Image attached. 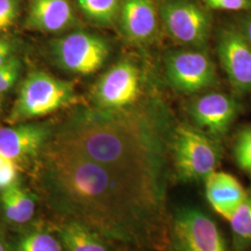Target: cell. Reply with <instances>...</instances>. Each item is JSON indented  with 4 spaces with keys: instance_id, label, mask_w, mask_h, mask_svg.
I'll return each instance as SVG.
<instances>
[{
    "instance_id": "obj_1",
    "label": "cell",
    "mask_w": 251,
    "mask_h": 251,
    "mask_svg": "<svg viewBox=\"0 0 251 251\" xmlns=\"http://www.w3.org/2000/svg\"><path fill=\"white\" fill-rule=\"evenodd\" d=\"M37 186L63 221L102 237L162 249L168 242L164 195L93 161L53 138L36 162Z\"/></svg>"
},
{
    "instance_id": "obj_2",
    "label": "cell",
    "mask_w": 251,
    "mask_h": 251,
    "mask_svg": "<svg viewBox=\"0 0 251 251\" xmlns=\"http://www.w3.org/2000/svg\"><path fill=\"white\" fill-rule=\"evenodd\" d=\"M171 126L161 100L147 97L133 107L75 108L54 140L146 188L164 195L165 147Z\"/></svg>"
},
{
    "instance_id": "obj_3",
    "label": "cell",
    "mask_w": 251,
    "mask_h": 251,
    "mask_svg": "<svg viewBox=\"0 0 251 251\" xmlns=\"http://www.w3.org/2000/svg\"><path fill=\"white\" fill-rule=\"evenodd\" d=\"M77 102L72 82L36 70L29 73L22 82L7 121L9 125L34 121Z\"/></svg>"
},
{
    "instance_id": "obj_4",
    "label": "cell",
    "mask_w": 251,
    "mask_h": 251,
    "mask_svg": "<svg viewBox=\"0 0 251 251\" xmlns=\"http://www.w3.org/2000/svg\"><path fill=\"white\" fill-rule=\"evenodd\" d=\"M174 171L179 180L200 181L214 171L222 160L218 139L196 126L179 123L171 129L169 144Z\"/></svg>"
},
{
    "instance_id": "obj_5",
    "label": "cell",
    "mask_w": 251,
    "mask_h": 251,
    "mask_svg": "<svg viewBox=\"0 0 251 251\" xmlns=\"http://www.w3.org/2000/svg\"><path fill=\"white\" fill-rule=\"evenodd\" d=\"M146 75L133 59L124 58L112 65L92 85L90 98L93 106L121 110L144 101Z\"/></svg>"
},
{
    "instance_id": "obj_6",
    "label": "cell",
    "mask_w": 251,
    "mask_h": 251,
    "mask_svg": "<svg viewBox=\"0 0 251 251\" xmlns=\"http://www.w3.org/2000/svg\"><path fill=\"white\" fill-rule=\"evenodd\" d=\"M50 52L55 64L64 72L90 75L98 72L107 62L111 46L97 34L75 30L52 39Z\"/></svg>"
},
{
    "instance_id": "obj_7",
    "label": "cell",
    "mask_w": 251,
    "mask_h": 251,
    "mask_svg": "<svg viewBox=\"0 0 251 251\" xmlns=\"http://www.w3.org/2000/svg\"><path fill=\"white\" fill-rule=\"evenodd\" d=\"M163 65L168 84L179 94L195 96L213 90L219 83L215 63L206 49L170 50Z\"/></svg>"
},
{
    "instance_id": "obj_8",
    "label": "cell",
    "mask_w": 251,
    "mask_h": 251,
    "mask_svg": "<svg viewBox=\"0 0 251 251\" xmlns=\"http://www.w3.org/2000/svg\"><path fill=\"white\" fill-rule=\"evenodd\" d=\"M162 29L178 45L206 49L211 34L212 16L196 0H160Z\"/></svg>"
},
{
    "instance_id": "obj_9",
    "label": "cell",
    "mask_w": 251,
    "mask_h": 251,
    "mask_svg": "<svg viewBox=\"0 0 251 251\" xmlns=\"http://www.w3.org/2000/svg\"><path fill=\"white\" fill-rule=\"evenodd\" d=\"M171 251H227L214 220L195 206L179 209L173 218Z\"/></svg>"
},
{
    "instance_id": "obj_10",
    "label": "cell",
    "mask_w": 251,
    "mask_h": 251,
    "mask_svg": "<svg viewBox=\"0 0 251 251\" xmlns=\"http://www.w3.org/2000/svg\"><path fill=\"white\" fill-rule=\"evenodd\" d=\"M186 111L194 126L219 140L229 131L241 105L232 95L210 90L192 96Z\"/></svg>"
},
{
    "instance_id": "obj_11",
    "label": "cell",
    "mask_w": 251,
    "mask_h": 251,
    "mask_svg": "<svg viewBox=\"0 0 251 251\" xmlns=\"http://www.w3.org/2000/svg\"><path fill=\"white\" fill-rule=\"evenodd\" d=\"M51 122L29 121L0 127V153L19 168L36 162L46 144L52 138Z\"/></svg>"
},
{
    "instance_id": "obj_12",
    "label": "cell",
    "mask_w": 251,
    "mask_h": 251,
    "mask_svg": "<svg viewBox=\"0 0 251 251\" xmlns=\"http://www.w3.org/2000/svg\"><path fill=\"white\" fill-rule=\"evenodd\" d=\"M217 54L231 87L237 94L251 93V46L235 25L221 28Z\"/></svg>"
},
{
    "instance_id": "obj_13",
    "label": "cell",
    "mask_w": 251,
    "mask_h": 251,
    "mask_svg": "<svg viewBox=\"0 0 251 251\" xmlns=\"http://www.w3.org/2000/svg\"><path fill=\"white\" fill-rule=\"evenodd\" d=\"M117 24L127 43L136 47L152 45L162 29L158 3L155 0H121Z\"/></svg>"
},
{
    "instance_id": "obj_14",
    "label": "cell",
    "mask_w": 251,
    "mask_h": 251,
    "mask_svg": "<svg viewBox=\"0 0 251 251\" xmlns=\"http://www.w3.org/2000/svg\"><path fill=\"white\" fill-rule=\"evenodd\" d=\"M78 23L70 0H31L25 27L41 33L70 31Z\"/></svg>"
},
{
    "instance_id": "obj_15",
    "label": "cell",
    "mask_w": 251,
    "mask_h": 251,
    "mask_svg": "<svg viewBox=\"0 0 251 251\" xmlns=\"http://www.w3.org/2000/svg\"><path fill=\"white\" fill-rule=\"evenodd\" d=\"M206 198L211 207L226 221H230L241 206L248 189L233 175L225 171H214L205 180Z\"/></svg>"
},
{
    "instance_id": "obj_16",
    "label": "cell",
    "mask_w": 251,
    "mask_h": 251,
    "mask_svg": "<svg viewBox=\"0 0 251 251\" xmlns=\"http://www.w3.org/2000/svg\"><path fill=\"white\" fill-rule=\"evenodd\" d=\"M58 233L66 251H108L100 234L86 225L72 221H63L58 226Z\"/></svg>"
},
{
    "instance_id": "obj_17",
    "label": "cell",
    "mask_w": 251,
    "mask_h": 251,
    "mask_svg": "<svg viewBox=\"0 0 251 251\" xmlns=\"http://www.w3.org/2000/svg\"><path fill=\"white\" fill-rule=\"evenodd\" d=\"M0 203L5 217L14 224H26L35 214L34 197L18 183L1 190Z\"/></svg>"
},
{
    "instance_id": "obj_18",
    "label": "cell",
    "mask_w": 251,
    "mask_h": 251,
    "mask_svg": "<svg viewBox=\"0 0 251 251\" xmlns=\"http://www.w3.org/2000/svg\"><path fill=\"white\" fill-rule=\"evenodd\" d=\"M86 17L101 26L115 25L118 20L121 0H76Z\"/></svg>"
},
{
    "instance_id": "obj_19",
    "label": "cell",
    "mask_w": 251,
    "mask_h": 251,
    "mask_svg": "<svg viewBox=\"0 0 251 251\" xmlns=\"http://www.w3.org/2000/svg\"><path fill=\"white\" fill-rule=\"evenodd\" d=\"M236 251H243L251 246V186L241 206L229 221Z\"/></svg>"
},
{
    "instance_id": "obj_20",
    "label": "cell",
    "mask_w": 251,
    "mask_h": 251,
    "mask_svg": "<svg viewBox=\"0 0 251 251\" xmlns=\"http://www.w3.org/2000/svg\"><path fill=\"white\" fill-rule=\"evenodd\" d=\"M16 251H63V247L51 234L34 232L19 240Z\"/></svg>"
},
{
    "instance_id": "obj_21",
    "label": "cell",
    "mask_w": 251,
    "mask_h": 251,
    "mask_svg": "<svg viewBox=\"0 0 251 251\" xmlns=\"http://www.w3.org/2000/svg\"><path fill=\"white\" fill-rule=\"evenodd\" d=\"M234 156L240 169L251 174V126L241 128L236 136Z\"/></svg>"
},
{
    "instance_id": "obj_22",
    "label": "cell",
    "mask_w": 251,
    "mask_h": 251,
    "mask_svg": "<svg viewBox=\"0 0 251 251\" xmlns=\"http://www.w3.org/2000/svg\"><path fill=\"white\" fill-rule=\"evenodd\" d=\"M23 69L21 59L15 56L8 63L0 65V94L4 95L11 90L20 78Z\"/></svg>"
},
{
    "instance_id": "obj_23",
    "label": "cell",
    "mask_w": 251,
    "mask_h": 251,
    "mask_svg": "<svg viewBox=\"0 0 251 251\" xmlns=\"http://www.w3.org/2000/svg\"><path fill=\"white\" fill-rule=\"evenodd\" d=\"M20 13V0H0V33L14 25Z\"/></svg>"
},
{
    "instance_id": "obj_24",
    "label": "cell",
    "mask_w": 251,
    "mask_h": 251,
    "mask_svg": "<svg viewBox=\"0 0 251 251\" xmlns=\"http://www.w3.org/2000/svg\"><path fill=\"white\" fill-rule=\"evenodd\" d=\"M208 9L251 12V0H203Z\"/></svg>"
},
{
    "instance_id": "obj_25",
    "label": "cell",
    "mask_w": 251,
    "mask_h": 251,
    "mask_svg": "<svg viewBox=\"0 0 251 251\" xmlns=\"http://www.w3.org/2000/svg\"><path fill=\"white\" fill-rule=\"evenodd\" d=\"M20 168L11 160L6 159L3 166L0 168V190L8 188L17 183Z\"/></svg>"
},
{
    "instance_id": "obj_26",
    "label": "cell",
    "mask_w": 251,
    "mask_h": 251,
    "mask_svg": "<svg viewBox=\"0 0 251 251\" xmlns=\"http://www.w3.org/2000/svg\"><path fill=\"white\" fill-rule=\"evenodd\" d=\"M16 42L7 36H0V65L8 63L17 52Z\"/></svg>"
},
{
    "instance_id": "obj_27",
    "label": "cell",
    "mask_w": 251,
    "mask_h": 251,
    "mask_svg": "<svg viewBox=\"0 0 251 251\" xmlns=\"http://www.w3.org/2000/svg\"><path fill=\"white\" fill-rule=\"evenodd\" d=\"M235 26L251 46V12L244 13L236 19Z\"/></svg>"
},
{
    "instance_id": "obj_28",
    "label": "cell",
    "mask_w": 251,
    "mask_h": 251,
    "mask_svg": "<svg viewBox=\"0 0 251 251\" xmlns=\"http://www.w3.org/2000/svg\"><path fill=\"white\" fill-rule=\"evenodd\" d=\"M0 251H8L7 246H6V244H5L3 238L1 236H0Z\"/></svg>"
},
{
    "instance_id": "obj_29",
    "label": "cell",
    "mask_w": 251,
    "mask_h": 251,
    "mask_svg": "<svg viewBox=\"0 0 251 251\" xmlns=\"http://www.w3.org/2000/svg\"><path fill=\"white\" fill-rule=\"evenodd\" d=\"M3 110H4V95L0 94V117L3 113Z\"/></svg>"
},
{
    "instance_id": "obj_30",
    "label": "cell",
    "mask_w": 251,
    "mask_h": 251,
    "mask_svg": "<svg viewBox=\"0 0 251 251\" xmlns=\"http://www.w3.org/2000/svg\"><path fill=\"white\" fill-rule=\"evenodd\" d=\"M6 157L5 156H3L1 153H0V168L3 166V164L5 163V161H6Z\"/></svg>"
}]
</instances>
